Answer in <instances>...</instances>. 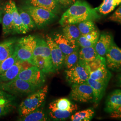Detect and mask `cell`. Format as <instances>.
Listing matches in <instances>:
<instances>
[{
  "mask_svg": "<svg viewBox=\"0 0 121 121\" xmlns=\"http://www.w3.org/2000/svg\"><path fill=\"white\" fill-rule=\"evenodd\" d=\"M33 55L41 56L52 60L50 50L46 41L37 38L36 45Z\"/></svg>",
  "mask_w": 121,
  "mask_h": 121,
  "instance_id": "obj_25",
  "label": "cell"
},
{
  "mask_svg": "<svg viewBox=\"0 0 121 121\" xmlns=\"http://www.w3.org/2000/svg\"><path fill=\"white\" fill-rule=\"evenodd\" d=\"M70 98L80 102H88L93 101V92L91 86L87 82L73 84L70 93Z\"/></svg>",
  "mask_w": 121,
  "mask_h": 121,
  "instance_id": "obj_7",
  "label": "cell"
},
{
  "mask_svg": "<svg viewBox=\"0 0 121 121\" xmlns=\"http://www.w3.org/2000/svg\"><path fill=\"white\" fill-rule=\"evenodd\" d=\"M2 32L4 35L13 33L14 24L11 5L9 1L4 7V13L2 19Z\"/></svg>",
  "mask_w": 121,
  "mask_h": 121,
  "instance_id": "obj_13",
  "label": "cell"
},
{
  "mask_svg": "<svg viewBox=\"0 0 121 121\" xmlns=\"http://www.w3.org/2000/svg\"><path fill=\"white\" fill-rule=\"evenodd\" d=\"M16 105V97L0 89V117L11 112Z\"/></svg>",
  "mask_w": 121,
  "mask_h": 121,
  "instance_id": "obj_11",
  "label": "cell"
},
{
  "mask_svg": "<svg viewBox=\"0 0 121 121\" xmlns=\"http://www.w3.org/2000/svg\"><path fill=\"white\" fill-rule=\"evenodd\" d=\"M28 62L37 67L44 73L54 72L55 71L52 60L45 57L33 55Z\"/></svg>",
  "mask_w": 121,
  "mask_h": 121,
  "instance_id": "obj_15",
  "label": "cell"
},
{
  "mask_svg": "<svg viewBox=\"0 0 121 121\" xmlns=\"http://www.w3.org/2000/svg\"><path fill=\"white\" fill-rule=\"evenodd\" d=\"M121 4L120 0H103L99 7L95 8L96 11L103 15H106L112 11L116 7Z\"/></svg>",
  "mask_w": 121,
  "mask_h": 121,
  "instance_id": "obj_27",
  "label": "cell"
},
{
  "mask_svg": "<svg viewBox=\"0 0 121 121\" xmlns=\"http://www.w3.org/2000/svg\"><path fill=\"white\" fill-rule=\"evenodd\" d=\"M24 9L30 15L35 25L39 28L46 25L56 17L54 13L30 4L24 6Z\"/></svg>",
  "mask_w": 121,
  "mask_h": 121,
  "instance_id": "obj_6",
  "label": "cell"
},
{
  "mask_svg": "<svg viewBox=\"0 0 121 121\" xmlns=\"http://www.w3.org/2000/svg\"><path fill=\"white\" fill-rule=\"evenodd\" d=\"M121 106V89H117L112 91L108 96L105 102L104 111L111 113Z\"/></svg>",
  "mask_w": 121,
  "mask_h": 121,
  "instance_id": "obj_16",
  "label": "cell"
},
{
  "mask_svg": "<svg viewBox=\"0 0 121 121\" xmlns=\"http://www.w3.org/2000/svg\"><path fill=\"white\" fill-rule=\"evenodd\" d=\"M47 85L35 91L23 100L19 106V112L22 116L39 108L44 101L48 92Z\"/></svg>",
  "mask_w": 121,
  "mask_h": 121,
  "instance_id": "obj_2",
  "label": "cell"
},
{
  "mask_svg": "<svg viewBox=\"0 0 121 121\" xmlns=\"http://www.w3.org/2000/svg\"><path fill=\"white\" fill-rule=\"evenodd\" d=\"M14 39H9L0 42V62L11 56L14 52V46L16 42Z\"/></svg>",
  "mask_w": 121,
  "mask_h": 121,
  "instance_id": "obj_22",
  "label": "cell"
},
{
  "mask_svg": "<svg viewBox=\"0 0 121 121\" xmlns=\"http://www.w3.org/2000/svg\"><path fill=\"white\" fill-rule=\"evenodd\" d=\"M117 85L119 86H121V74H120L118 78Z\"/></svg>",
  "mask_w": 121,
  "mask_h": 121,
  "instance_id": "obj_40",
  "label": "cell"
},
{
  "mask_svg": "<svg viewBox=\"0 0 121 121\" xmlns=\"http://www.w3.org/2000/svg\"><path fill=\"white\" fill-rule=\"evenodd\" d=\"M22 63L17 60L8 69L0 74V82H8L16 78L21 71L24 69Z\"/></svg>",
  "mask_w": 121,
  "mask_h": 121,
  "instance_id": "obj_18",
  "label": "cell"
},
{
  "mask_svg": "<svg viewBox=\"0 0 121 121\" xmlns=\"http://www.w3.org/2000/svg\"><path fill=\"white\" fill-rule=\"evenodd\" d=\"M95 114V111L93 108H87L80 111L72 115L71 120L72 121H89Z\"/></svg>",
  "mask_w": 121,
  "mask_h": 121,
  "instance_id": "obj_30",
  "label": "cell"
},
{
  "mask_svg": "<svg viewBox=\"0 0 121 121\" xmlns=\"http://www.w3.org/2000/svg\"><path fill=\"white\" fill-rule=\"evenodd\" d=\"M63 33L65 37L70 40L77 42L81 35L76 24H68L63 26Z\"/></svg>",
  "mask_w": 121,
  "mask_h": 121,
  "instance_id": "obj_28",
  "label": "cell"
},
{
  "mask_svg": "<svg viewBox=\"0 0 121 121\" xmlns=\"http://www.w3.org/2000/svg\"><path fill=\"white\" fill-rule=\"evenodd\" d=\"M58 5L61 7L66 8L70 6L75 2L76 0H55Z\"/></svg>",
  "mask_w": 121,
  "mask_h": 121,
  "instance_id": "obj_37",
  "label": "cell"
},
{
  "mask_svg": "<svg viewBox=\"0 0 121 121\" xmlns=\"http://www.w3.org/2000/svg\"><path fill=\"white\" fill-rule=\"evenodd\" d=\"M37 88L30 83L18 78L8 82H0V89L14 95L30 94Z\"/></svg>",
  "mask_w": 121,
  "mask_h": 121,
  "instance_id": "obj_4",
  "label": "cell"
},
{
  "mask_svg": "<svg viewBox=\"0 0 121 121\" xmlns=\"http://www.w3.org/2000/svg\"><path fill=\"white\" fill-rule=\"evenodd\" d=\"M20 120L24 121H44L47 119L44 113L41 109H36L33 112L29 113Z\"/></svg>",
  "mask_w": 121,
  "mask_h": 121,
  "instance_id": "obj_31",
  "label": "cell"
},
{
  "mask_svg": "<svg viewBox=\"0 0 121 121\" xmlns=\"http://www.w3.org/2000/svg\"><path fill=\"white\" fill-rule=\"evenodd\" d=\"M111 77V73L107 68L106 64H104L99 68L91 71L90 77L93 80L108 83Z\"/></svg>",
  "mask_w": 121,
  "mask_h": 121,
  "instance_id": "obj_20",
  "label": "cell"
},
{
  "mask_svg": "<svg viewBox=\"0 0 121 121\" xmlns=\"http://www.w3.org/2000/svg\"><path fill=\"white\" fill-rule=\"evenodd\" d=\"M99 35V31L96 29L88 34L81 35L77 40V43L78 45L81 48L95 47Z\"/></svg>",
  "mask_w": 121,
  "mask_h": 121,
  "instance_id": "obj_19",
  "label": "cell"
},
{
  "mask_svg": "<svg viewBox=\"0 0 121 121\" xmlns=\"http://www.w3.org/2000/svg\"><path fill=\"white\" fill-rule=\"evenodd\" d=\"M52 38L65 56L78 49L77 42L69 40L63 35L56 33Z\"/></svg>",
  "mask_w": 121,
  "mask_h": 121,
  "instance_id": "obj_12",
  "label": "cell"
},
{
  "mask_svg": "<svg viewBox=\"0 0 121 121\" xmlns=\"http://www.w3.org/2000/svg\"><path fill=\"white\" fill-rule=\"evenodd\" d=\"M108 19L121 24V4L112 15L108 17Z\"/></svg>",
  "mask_w": 121,
  "mask_h": 121,
  "instance_id": "obj_36",
  "label": "cell"
},
{
  "mask_svg": "<svg viewBox=\"0 0 121 121\" xmlns=\"http://www.w3.org/2000/svg\"><path fill=\"white\" fill-rule=\"evenodd\" d=\"M48 108L49 109H58L73 112L78 109V106L75 104H72L68 99L61 98L51 102L49 104Z\"/></svg>",
  "mask_w": 121,
  "mask_h": 121,
  "instance_id": "obj_24",
  "label": "cell"
},
{
  "mask_svg": "<svg viewBox=\"0 0 121 121\" xmlns=\"http://www.w3.org/2000/svg\"><path fill=\"white\" fill-rule=\"evenodd\" d=\"M28 4L43 8L51 12L57 13L60 6L55 0H29Z\"/></svg>",
  "mask_w": 121,
  "mask_h": 121,
  "instance_id": "obj_21",
  "label": "cell"
},
{
  "mask_svg": "<svg viewBox=\"0 0 121 121\" xmlns=\"http://www.w3.org/2000/svg\"><path fill=\"white\" fill-rule=\"evenodd\" d=\"M9 1L11 5V12L13 15V22L14 24L13 33L20 34H26V31L22 23L21 17L15 3L12 0H10Z\"/></svg>",
  "mask_w": 121,
  "mask_h": 121,
  "instance_id": "obj_23",
  "label": "cell"
},
{
  "mask_svg": "<svg viewBox=\"0 0 121 121\" xmlns=\"http://www.w3.org/2000/svg\"><path fill=\"white\" fill-rule=\"evenodd\" d=\"M36 42L37 38L31 35L17 40L14 46V52L17 60L22 62L30 60L33 55Z\"/></svg>",
  "mask_w": 121,
  "mask_h": 121,
  "instance_id": "obj_3",
  "label": "cell"
},
{
  "mask_svg": "<svg viewBox=\"0 0 121 121\" xmlns=\"http://www.w3.org/2000/svg\"><path fill=\"white\" fill-rule=\"evenodd\" d=\"M46 41L50 50L51 59L55 71H58L64 64L65 56L51 37L47 35Z\"/></svg>",
  "mask_w": 121,
  "mask_h": 121,
  "instance_id": "obj_10",
  "label": "cell"
},
{
  "mask_svg": "<svg viewBox=\"0 0 121 121\" xmlns=\"http://www.w3.org/2000/svg\"><path fill=\"white\" fill-rule=\"evenodd\" d=\"M49 115L52 118L58 120H65L70 116L73 112L72 111L67 110H61L58 109H51Z\"/></svg>",
  "mask_w": 121,
  "mask_h": 121,
  "instance_id": "obj_34",
  "label": "cell"
},
{
  "mask_svg": "<svg viewBox=\"0 0 121 121\" xmlns=\"http://www.w3.org/2000/svg\"><path fill=\"white\" fill-rule=\"evenodd\" d=\"M110 117L112 118H121V106L116 111L110 113Z\"/></svg>",
  "mask_w": 121,
  "mask_h": 121,
  "instance_id": "obj_38",
  "label": "cell"
},
{
  "mask_svg": "<svg viewBox=\"0 0 121 121\" xmlns=\"http://www.w3.org/2000/svg\"><path fill=\"white\" fill-rule=\"evenodd\" d=\"M86 82L91 86L93 90L94 96L93 101L96 106L104 96L108 83L93 80L90 78L87 79Z\"/></svg>",
  "mask_w": 121,
  "mask_h": 121,
  "instance_id": "obj_17",
  "label": "cell"
},
{
  "mask_svg": "<svg viewBox=\"0 0 121 121\" xmlns=\"http://www.w3.org/2000/svg\"><path fill=\"white\" fill-rule=\"evenodd\" d=\"M81 35L88 34L96 29L93 21L86 20L76 24Z\"/></svg>",
  "mask_w": 121,
  "mask_h": 121,
  "instance_id": "obj_32",
  "label": "cell"
},
{
  "mask_svg": "<svg viewBox=\"0 0 121 121\" xmlns=\"http://www.w3.org/2000/svg\"><path fill=\"white\" fill-rule=\"evenodd\" d=\"M107 67L114 71L121 70V48L114 42L105 55Z\"/></svg>",
  "mask_w": 121,
  "mask_h": 121,
  "instance_id": "obj_9",
  "label": "cell"
},
{
  "mask_svg": "<svg viewBox=\"0 0 121 121\" xmlns=\"http://www.w3.org/2000/svg\"><path fill=\"white\" fill-rule=\"evenodd\" d=\"M17 9L21 17L22 23L26 33L35 28L36 25L30 15L25 9H21L20 7L17 8Z\"/></svg>",
  "mask_w": 121,
  "mask_h": 121,
  "instance_id": "obj_29",
  "label": "cell"
},
{
  "mask_svg": "<svg viewBox=\"0 0 121 121\" xmlns=\"http://www.w3.org/2000/svg\"><path fill=\"white\" fill-rule=\"evenodd\" d=\"M3 8L2 6V0H0V9Z\"/></svg>",
  "mask_w": 121,
  "mask_h": 121,
  "instance_id": "obj_41",
  "label": "cell"
},
{
  "mask_svg": "<svg viewBox=\"0 0 121 121\" xmlns=\"http://www.w3.org/2000/svg\"><path fill=\"white\" fill-rule=\"evenodd\" d=\"M79 60L89 64L95 60L98 54L95 47H83L78 51Z\"/></svg>",
  "mask_w": 121,
  "mask_h": 121,
  "instance_id": "obj_26",
  "label": "cell"
},
{
  "mask_svg": "<svg viewBox=\"0 0 121 121\" xmlns=\"http://www.w3.org/2000/svg\"><path fill=\"white\" fill-rule=\"evenodd\" d=\"M4 13V8L0 9V23H2V19Z\"/></svg>",
  "mask_w": 121,
  "mask_h": 121,
  "instance_id": "obj_39",
  "label": "cell"
},
{
  "mask_svg": "<svg viewBox=\"0 0 121 121\" xmlns=\"http://www.w3.org/2000/svg\"><path fill=\"white\" fill-rule=\"evenodd\" d=\"M67 80L71 84L86 82L90 77V69L88 64L78 60V63L65 71Z\"/></svg>",
  "mask_w": 121,
  "mask_h": 121,
  "instance_id": "obj_5",
  "label": "cell"
},
{
  "mask_svg": "<svg viewBox=\"0 0 121 121\" xmlns=\"http://www.w3.org/2000/svg\"><path fill=\"white\" fill-rule=\"evenodd\" d=\"M17 60L16 55L14 52L11 56L3 61L0 62V74L4 73L6 70L8 69Z\"/></svg>",
  "mask_w": 121,
  "mask_h": 121,
  "instance_id": "obj_35",
  "label": "cell"
},
{
  "mask_svg": "<svg viewBox=\"0 0 121 121\" xmlns=\"http://www.w3.org/2000/svg\"><path fill=\"white\" fill-rule=\"evenodd\" d=\"M16 78L22 79L37 88L42 86L45 81L44 73L35 66L23 69Z\"/></svg>",
  "mask_w": 121,
  "mask_h": 121,
  "instance_id": "obj_8",
  "label": "cell"
},
{
  "mask_svg": "<svg viewBox=\"0 0 121 121\" xmlns=\"http://www.w3.org/2000/svg\"><path fill=\"white\" fill-rule=\"evenodd\" d=\"M100 17L95 8H92L86 1L78 0L62 14L59 23L63 26L86 20H96Z\"/></svg>",
  "mask_w": 121,
  "mask_h": 121,
  "instance_id": "obj_1",
  "label": "cell"
},
{
  "mask_svg": "<svg viewBox=\"0 0 121 121\" xmlns=\"http://www.w3.org/2000/svg\"><path fill=\"white\" fill-rule=\"evenodd\" d=\"M113 42V37L110 34L104 33L100 35L95 46L97 54L100 56H105Z\"/></svg>",
  "mask_w": 121,
  "mask_h": 121,
  "instance_id": "obj_14",
  "label": "cell"
},
{
  "mask_svg": "<svg viewBox=\"0 0 121 121\" xmlns=\"http://www.w3.org/2000/svg\"><path fill=\"white\" fill-rule=\"evenodd\" d=\"M78 60L79 54L78 49L65 56L64 63L66 68L69 69L76 65Z\"/></svg>",
  "mask_w": 121,
  "mask_h": 121,
  "instance_id": "obj_33",
  "label": "cell"
},
{
  "mask_svg": "<svg viewBox=\"0 0 121 121\" xmlns=\"http://www.w3.org/2000/svg\"></svg>",
  "mask_w": 121,
  "mask_h": 121,
  "instance_id": "obj_42",
  "label": "cell"
}]
</instances>
